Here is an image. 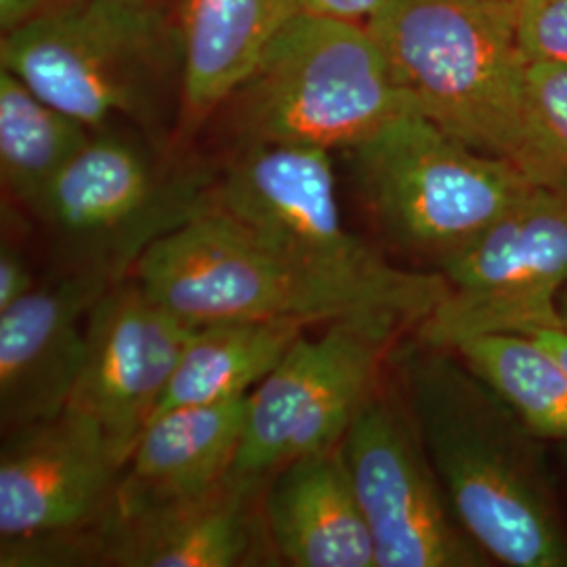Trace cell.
Listing matches in <instances>:
<instances>
[{
  "label": "cell",
  "mask_w": 567,
  "mask_h": 567,
  "mask_svg": "<svg viewBox=\"0 0 567 567\" xmlns=\"http://www.w3.org/2000/svg\"><path fill=\"white\" fill-rule=\"evenodd\" d=\"M307 330L303 322H217L196 328L154 416L248 395ZM152 416V419H154Z\"/></svg>",
  "instance_id": "19"
},
{
  "label": "cell",
  "mask_w": 567,
  "mask_h": 567,
  "mask_svg": "<svg viewBox=\"0 0 567 567\" xmlns=\"http://www.w3.org/2000/svg\"><path fill=\"white\" fill-rule=\"evenodd\" d=\"M365 210L410 255L435 265L477 240L536 183L410 110L347 150Z\"/></svg>",
  "instance_id": "6"
},
{
  "label": "cell",
  "mask_w": 567,
  "mask_h": 567,
  "mask_svg": "<svg viewBox=\"0 0 567 567\" xmlns=\"http://www.w3.org/2000/svg\"><path fill=\"white\" fill-rule=\"evenodd\" d=\"M208 208L299 264L377 284L419 282L347 229L337 198L332 152L261 143L231 150L217 171Z\"/></svg>",
  "instance_id": "10"
},
{
  "label": "cell",
  "mask_w": 567,
  "mask_h": 567,
  "mask_svg": "<svg viewBox=\"0 0 567 567\" xmlns=\"http://www.w3.org/2000/svg\"><path fill=\"white\" fill-rule=\"evenodd\" d=\"M405 328L383 316L332 320L301 334L248 393L234 480L265 484L280 466L339 446L368 398L381 386Z\"/></svg>",
  "instance_id": "8"
},
{
  "label": "cell",
  "mask_w": 567,
  "mask_h": 567,
  "mask_svg": "<svg viewBox=\"0 0 567 567\" xmlns=\"http://www.w3.org/2000/svg\"><path fill=\"white\" fill-rule=\"evenodd\" d=\"M437 271L447 295L414 337L454 349L486 334L561 326L567 286V194L534 185L522 203L452 255Z\"/></svg>",
  "instance_id": "9"
},
{
  "label": "cell",
  "mask_w": 567,
  "mask_h": 567,
  "mask_svg": "<svg viewBox=\"0 0 567 567\" xmlns=\"http://www.w3.org/2000/svg\"><path fill=\"white\" fill-rule=\"evenodd\" d=\"M133 274L154 301L194 326L383 316L416 330L447 295L440 271L377 284L292 261L213 208L154 244Z\"/></svg>",
  "instance_id": "2"
},
{
  "label": "cell",
  "mask_w": 567,
  "mask_h": 567,
  "mask_svg": "<svg viewBox=\"0 0 567 567\" xmlns=\"http://www.w3.org/2000/svg\"><path fill=\"white\" fill-rule=\"evenodd\" d=\"M368 28L416 112L519 168L527 60L513 0H389Z\"/></svg>",
  "instance_id": "5"
},
{
  "label": "cell",
  "mask_w": 567,
  "mask_h": 567,
  "mask_svg": "<svg viewBox=\"0 0 567 567\" xmlns=\"http://www.w3.org/2000/svg\"><path fill=\"white\" fill-rule=\"evenodd\" d=\"M182 44V110L177 135L192 137L213 121L265 47L301 0H168Z\"/></svg>",
  "instance_id": "18"
},
{
  "label": "cell",
  "mask_w": 567,
  "mask_h": 567,
  "mask_svg": "<svg viewBox=\"0 0 567 567\" xmlns=\"http://www.w3.org/2000/svg\"><path fill=\"white\" fill-rule=\"evenodd\" d=\"M60 2L61 0H0V34H7L39 18Z\"/></svg>",
  "instance_id": "26"
},
{
  "label": "cell",
  "mask_w": 567,
  "mask_h": 567,
  "mask_svg": "<svg viewBox=\"0 0 567 567\" xmlns=\"http://www.w3.org/2000/svg\"><path fill=\"white\" fill-rule=\"evenodd\" d=\"M124 465L102 426L74 410L2 433L0 545L97 524Z\"/></svg>",
  "instance_id": "13"
},
{
  "label": "cell",
  "mask_w": 567,
  "mask_h": 567,
  "mask_svg": "<svg viewBox=\"0 0 567 567\" xmlns=\"http://www.w3.org/2000/svg\"><path fill=\"white\" fill-rule=\"evenodd\" d=\"M484 383L536 440L567 444V368L527 334H486L456 344Z\"/></svg>",
  "instance_id": "21"
},
{
  "label": "cell",
  "mask_w": 567,
  "mask_h": 567,
  "mask_svg": "<svg viewBox=\"0 0 567 567\" xmlns=\"http://www.w3.org/2000/svg\"><path fill=\"white\" fill-rule=\"evenodd\" d=\"M246 402L248 395L154 416L122 468L103 517H133L219 486L243 442Z\"/></svg>",
  "instance_id": "16"
},
{
  "label": "cell",
  "mask_w": 567,
  "mask_h": 567,
  "mask_svg": "<svg viewBox=\"0 0 567 567\" xmlns=\"http://www.w3.org/2000/svg\"><path fill=\"white\" fill-rule=\"evenodd\" d=\"M410 110L368 23L303 11L265 47L213 121L229 152L261 143L347 152Z\"/></svg>",
  "instance_id": "4"
},
{
  "label": "cell",
  "mask_w": 567,
  "mask_h": 567,
  "mask_svg": "<svg viewBox=\"0 0 567 567\" xmlns=\"http://www.w3.org/2000/svg\"><path fill=\"white\" fill-rule=\"evenodd\" d=\"M398 389L447 501L489 559L566 567L567 536L548 494L536 437L446 347L414 337L393 353Z\"/></svg>",
  "instance_id": "1"
},
{
  "label": "cell",
  "mask_w": 567,
  "mask_h": 567,
  "mask_svg": "<svg viewBox=\"0 0 567 567\" xmlns=\"http://www.w3.org/2000/svg\"><path fill=\"white\" fill-rule=\"evenodd\" d=\"M513 13L526 60L567 65V0H513Z\"/></svg>",
  "instance_id": "23"
},
{
  "label": "cell",
  "mask_w": 567,
  "mask_h": 567,
  "mask_svg": "<svg viewBox=\"0 0 567 567\" xmlns=\"http://www.w3.org/2000/svg\"><path fill=\"white\" fill-rule=\"evenodd\" d=\"M215 179L210 166L168 161L107 126L51 185L37 219L58 244L63 267L121 282L154 244L208 208Z\"/></svg>",
  "instance_id": "7"
},
{
  "label": "cell",
  "mask_w": 567,
  "mask_h": 567,
  "mask_svg": "<svg viewBox=\"0 0 567 567\" xmlns=\"http://www.w3.org/2000/svg\"><path fill=\"white\" fill-rule=\"evenodd\" d=\"M34 286L37 282L20 250L4 240L0 248V311L18 303L30 290H34Z\"/></svg>",
  "instance_id": "24"
},
{
  "label": "cell",
  "mask_w": 567,
  "mask_h": 567,
  "mask_svg": "<svg viewBox=\"0 0 567 567\" xmlns=\"http://www.w3.org/2000/svg\"><path fill=\"white\" fill-rule=\"evenodd\" d=\"M276 557L295 567H377L364 511L341 444L280 466L265 484Z\"/></svg>",
  "instance_id": "17"
},
{
  "label": "cell",
  "mask_w": 567,
  "mask_h": 567,
  "mask_svg": "<svg viewBox=\"0 0 567 567\" xmlns=\"http://www.w3.org/2000/svg\"><path fill=\"white\" fill-rule=\"evenodd\" d=\"M386 2L389 0H301V7L305 13L368 23Z\"/></svg>",
  "instance_id": "25"
},
{
  "label": "cell",
  "mask_w": 567,
  "mask_h": 567,
  "mask_svg": "<svg viewBox=\"0 0 567 567\" xmlns=\"http://www.w3.org/2000/svg\"><path fill=\"white\" fill-rule=\"evenodd\" d=\"M267 484V482H265ZM261 482L227 475L219 486L133 517H102L58 540L60 567H243L278 559Z\"/></svg>",
  "instance_id": "14"
},
{
  "label": "cell",
  "mask_w": 567,
  "mask_h": 567,
  "mask_svg": "<svg viewBox=\"0 0 567 567\" xmlns=\"http://www.w3.org/2000/svg\"><path fill=\"white\" fill-rule=\"evenodd\" d=\"M559 318H561V328L567 330V286L566 290L561 292V299H559Z\"/></svg>",
  "instance_id": "28"
},
{
  "label": "cell",
  "mask_w": 567,
  "mask_h": 567,
  "mask_svg": "<svg viewBox=\"0 0 567 567\" xmlns=\"http://www.w3.org/2000/svg\"><path fill=\"white\" fill-rule=\"evenodd\" d=\"M341 450L372 536L377 567L489 564L450 505L400 389L381 385L368 398Z\"/></svg>",
  "instance_id": "11"
},
{
  "label": "cell",
  "mask_w": 567,
  "mask_h": 567,
  "mask_svg": "<svg viewBox=\"0 0 567 567\" xmlns=\"http://www.w3.org/2000/svg\"><path fill=\"white\" fill-rule=\"evenodd\" d=\"M526 145L519 171L567 194V65L527 60L524 76Z\"/></svg>",
  "instance_id": "22"
},
{
  "label": "cell",
  "mask_w": 567,
  "mask_h": 567,
  "mask_svg": "<svg viewBox=\"0 0 567 567\" xmlns=\"http://www.w3.org/2000/svg\"><path fill=\"white\" fill-rule=\"evenodd\" d=\"M196 328L135 278L112 284L89 311L81 377L65 410L93 419L126 463Z\"/></svg>",
  "instance_id": "12"
},
{
  "label": "cell",
  "mask_w": 567,
  "mask_h": 567,
  "mask_svg": "<svg viewBox=\"0 0 567 567\" xmlns=\"http://www.w3.org/2000/svg\"><path fill=\"white\" fill-rule=\"evenodd\" d=\"M527 337L536 339L538 343L545 344L548 351L567 368V330L561 326H550L529 332Z\"/></svg>",
  "instance_id": "27"
},
{
  "label": "cell",
  "mask_w": 567,
  "mask_h": 567,
  "mask_svg": "<svg viewBox=\"0 0 567 567\" xmlns=\"http://www.w3.org/2000/svg\"><path fill=\"white\" fill-rule=\"evenodd\" d=\"M93 133L0 68V179L21 208L37 217L51 185Z\"/></svg>",
  "instance_id": "20"
},
{
  "label": "cell",
  "mask_w": 567,
  "mask_h": 567,
  "mask_svg": "<svg viewBox=\"0 0 567 567\" xmlns=\"http://www.w3.org/2000/svg\"><path fill=\"white\" fill-rule=\"evenodd\" d=\"M0 68L91 131H164L182 110V44L168 0H61L0 34Z\"/></svg>",
  "instance_id": "3"
},
{
  "label": "cell",
  "mask_w": 567,
  "mask_h": 567,
  "mask_svg": "<svg viewBox=\"0 0 567 567\" xmlns=\"http://www.w3.org/2000/svg\"><path fill=\"white\" fill-rule=\"evenodd\" d=\"M112 284L97 271L63 267L0 311L2 433L68 408L84 362L89 311Z\"/></svg>",
  "instance_id": "15"
}]
</instances>
